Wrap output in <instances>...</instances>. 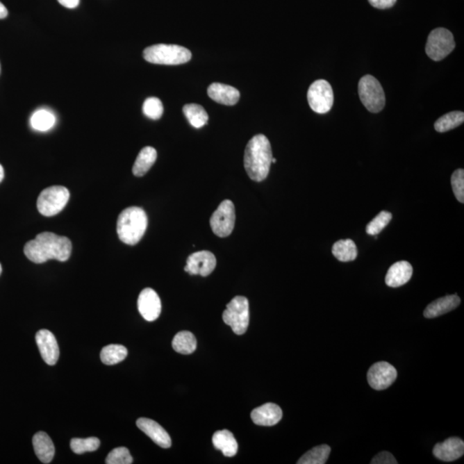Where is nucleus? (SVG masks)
Instances as JSON below:
<instances>
[{
    "mask_svg": "<svg viewBox=\"0 0 464 464\" xmlns=\"http://www.w3.org/2000/svg\"><path fill=\"white\" fill-rule=\"evenodd\" d=\"M35 340L45 363L49 365H56L59 360L60 348L53 333L48 329H42L36 333Z\"/></svg>",
    "mask_w": 464,
    "mask_h": 464,
    "instance_id": "obj_14",
    "label": "nucleus"
},
{
    "mask_svg": "<svg viewBox=\"0 0 464 464\" xmlns=\"http://www.w3.org/2000/svg\"><path fill=\"white\" fill-rule=\"evenodd\" d=\"M235 222V206L230 199L221 202L210 219V226L213 233L219 238L229 237L233 231Z\"/></svg>",
    "mask_w": 464,
    "mask_h": 464,
    "instance_id": "obj_10",
    "label": "nucleus"
},
{
    "mask_svg": "<svg viewBox=\"0 0 464 464\" xmlns=\"http://www.w3.org/2000/svg\"><path fill=\"white\" fill-rule=\"evenodd\" d=\"M2 273V266L1 264H0V274Z\"/></svg>",
    "mask_w": 464,
    "mask_h": 464,
    "instance_id": "obj_42",
    "label": "nucleus"
},
{
    "mask_svg": "<svg viewBox=\"0 0 464 464\" xmlns=\"http://www.w3.org/2000/svg\"><path fill=\"white\" fill-rule=\"evenodd\" d=\"M451 186L453 193L458 201L464 203V170L456 169L451 176Z\"/></svg>",
    "mask_w": 464,
    "mask_h": 464,
    "instance_id": "obj_35",
    "label": "nucleus"
},
{
    "mask_svg": "<svg viewBox=\"0 0 464 464\" xmlns=\"http://www.w3.org/2000/svg\"><path fill=\"white\" fill-rule=\"evenodd\" d=\"M208 94L210 97L216 103L232 106L238 103L240 99V92L234 87L224 85L220 83H213L208 87Z\"/></svg>",
    "mask_w": 464,
    "mask_h": 464,
    "instance_id": "obj_18",
    "label": "nucleus"
},
{
    "mask_svg": "<svg viewBox=\"0 0 464 464\" xmlns=\"http://www.w3.org/2000/svg\"><path fill=\"white\" fill-rule=\"evenodd\" d=\"M413 267L406 260L393 264L388 270L386 283L390 288H397L407 284L413 275Z\"/></svg>",
    "mask_w": 464,
    "mask_h": 464,
    "instance_id": "obj_19",
    "label": "nucleus"
},
{
    "mask_svg": "<svg viewBox=\"0 0 464 464\" xmlns=\"http://www.w3.org/2000/svg\"><path fill=\"white\" fill-rule=\"evenodd\" d=\"M148 63L167 66H176L188 63L192 53L190 50L179 45L157 44L148 47L143 52Z\"/></svg>",
    "mask_w": 464,
    "mask_h": 464,
    "instance_id": "obj_4",
    "label": "nucleus"
},
{
    "mask_svg": "<svg viewBox=\"0 0 464 464\" xmlns=\"http://www.w3.org/2000/svg\"><path fill=\"white\" fill-rule=\"evenodd\" d=\"M174 350L182 354H193L197 347V340L190 331L177 333L172 342Z\"/></svg>",
    "mask_w": 464,
    "mask_h": 464,
    "instance_id": "obj_25",
    "label": "nucleus"
},
{
    "mask_svg": "<svg viewBox=\"0 0 464 464\" xmlns=\"http://www.w3.org/2000/svg\"><path fill=\"white\" fill-rule=\"evenodd\" d=\"M138 309L144 320H157L162 310L161 300L158 293L151 288L144 289L138 299Z\"/></svg>",
    "mask_w": 464,
    "mask_h": 464,
    "instance_id": "obj_13",
    "label": "nucleus"
},
{
    "mask_svg": "<svg viewBox=\"0 0 464 464\" xmlns=\"http://www.w3.org/2000/svg\"><path fill=\"white\" fill-rule=\"evenodd\" d=\"M3 176H5V172H3V166L0 165V183L2 182Z\"/></svg>",
    "mask_w": 464,
    "mask_h": 464,
    "instance_id": "obj_40",
    "label": "nucleus"
},
{
    "mask_svg": "<svg viewBox=\"0 0 464 464\" xmlns=\"http://www.w3.org/2000/svg\"><path fill=\"white\" fill-rule=\"evenodd\" d=\"M8 15V10H7L6 7L0 2V19H3Z\"/></svg>",
    "mask_w": 464,
    "mask_h": 464,
    "instance_id": "obj_39",
    "label": "nucleus"
},
{
    "mask_svg": "<svg viewBox=\"0 0 464 464\" xmlns=\"http://www.w3.org/2000/svg\"><path fill=\"white\" fill-rule=\"evenodd\" d=\"M213 444L224 456L231 458L237 454L238 445L233 434L228 430L217 431L213 436Z\"/></svg>",
    "mask_w": 464,
    "mask_h": 464,
    "instance_id": "obj_22",
    "label": "nucleus"
},
{
    "mask_svg": "<svg viewBox=\"0 0 464 464\" xmlns=\"http://www.w3.org/2000/svg\"><path fill=\"white\" fill-rule=\"evenodd\" d=\"M99 438L90 437L86 438H75L71 440L72 451L76 454L96 451L100 447Z\"/></svg>",
    "mask_w": 464,
    "mask_h": 464,
    "instance_id": "obj_31",
    "label": "nucleus"
},
{
    "mask_svg": "<svg viewBox=\"0 0 464 464\" xmlns=\"http://www.w3.org/2000/svg\"><path fill=\"white\" fill-rule=\"evenodd\" d=\"M332 253L340 262H353L358 256L357 246L351 239L340 240L333 245Z\"/></svg>",
    "mask_w": 464,
    "mask_h": 464,
    "instance_id": "obj_24",
    "label": "nucleus"
},
{
    "mask_svg": "<svg viewBox=\"0 0 464 464\" xmlns=\"http://www.w3.org/2000/svg\"><path fill=\"white\" fill-rule=\"evenodd\" d=\"M56 116L47 110H39L35 111L31 118L32 129L36 131H49L56 124Z\"/></svg>",
    "mask_w": 464,
    "mask_h": 464,
    "instance_id": "obj_30",
    "label": "nucleus"
},
{
    "mask_svg": "<svg viewBox=\"0 0 464 464\" xmlns=\"http://www.w3.org/2000/svg\"><path fill=\"white\" fill-rule=\"evenodd\" d=\"M397 369L388 362H378L370 367L367 379L370 386L376 390L387 389L396 381Z\"/></svg>",
    "mask_w": 464,
    "mask_h": 464,
    "instance_id": "obj_11",
    "label": "nucleus"
},
{
    "mask_svg": "<svg viewBox=\"0 0 464 464\" xmlns=\"http://www.w3.org/2000/svg\"><path fill=\"white\" fill-rule=\"evenodd\" d=\"M183 114L195 129H201L208 124V115L201 105L194 103L185 105Z\"/></svg>",
    "mask_w": 464,
    "mask_h": 464,
    "instance_id": "obj_26",
    "label": "nucleus"
},
{
    "mask_svg": "<svg viewBox=\"0 0 464 464\" xmlns=\"http://www.w3.org/2000/svg\"><path fill=\"white\" fill-rule=\"evenodd\" d=\"M391 219H392V215L389 212L383 211L367 224L366 232L372 235H379L388 226Z\"/></svg>",
    "mask_w": 464,
    "mask_h": 464,
    "instance_id": "obj_32",
    "label": "nucleus"
},
{
    "mask_svg": "<svg viewBox=\"0 0 464 464\" xmlns=\"http://www.w3.org/2000/svg\"><path fill=\"white\" fill-rule=\"evenodd\" d=\"M143 113L151 119H158L164 114V106L157 97H149L143 104Z\"/></svg>",
    "mask_w": 464,
    "mask_h": 464,
    "instance_id": "obj_33",
    "label": "nucleus"
},
{
    "mask_svg": "<svg viewBox=\"0 0 464 464\" xmlns=\"http://www.w3.org/2000/svg\"><path fill=\"white\" fill-rule=\"evenodd\" d=\"M70 239L53 232H42L24 246V254L32 263L41 264L49 260L67 262L72 254Z\"/></svg>",
    "mask_w": 464,
    "mask_h": 464,
    "instance_id": "obj_1",
    "label": "nucleus"
},
{
    "mask_svg": "<svg viewBox=\"0 0 464 464\" xmlns=\"http://www.w3.org/2000/svg\"><path fill=\"white\" fill-rule=\"evenodd\" d=\"M433 453L435 458L441 461H456L463 456L464 442L458 437L449 438L442 443L435 445Z\"/></svg>",
    "mask_w": 464,
    "mask_h": 464,
    "instance_id": "obj_15",
    "label": "nucleus"
},
{
    "mask_svg": "<svg viewBox=\"0 0 464 464\" xmlns=\"http://www.w3.org/2000/svg\"><path fill=\"white\" fill-rule=\"evenodd\" d=\"M148 226L146 212L138 206L123 210L117 220V234L122 242L135 245L143 238Z\"/></svg>",
    "mask_w": 464,
    "mask_h": 464,
    "instance_id": "obj_3",
    "label": "nucleus"
},
{
    "mask_svg": "<svg viewBox=\"0 0 464 464\" xmlns=\"http://www.w3.org/2000/svg\"><path fill=\"white\" fill-rule=\"evenodd\" d=\"M157 151L154 147H147L140 151L133 167V173L135 176H143L149 172L152 165L157 160Z\"/></svg>",
    "mask_w": 464,
    "mask_h": 464,
    "instance_id": "obj_23",
    "label": "nucleus"
},
{
    "mask_svg": "<svg viewBox=\"0 0 464 464\" xmlns=\"http://www.w3.org/2000/svg\"><path fill=\"white\" fill-rule=\"evenodd\" d=\"M0 72H1V67H0Z\"/></svg>",
    "mask_w": 464,
    "mask_h": 464,
    "instance_id": "obj_43",
    "label": "nucleus"
},
{
    "mask_svg": "<svg viewBox=\"0 0 464 464\" xmlns=\"http://www.w3.org/2000/svg\"><path fill=\"white\" fill-rule=\"evenodd\" d=\"M128 349L124 346L111 344L104 347L101 351V361L107 365L121 363L128 356Z\"/></svg>",
    "mask_w": 464,
    "mask_h": 464,
    "instance_id": "obj_27",
    "label": "nucleus"
},
{
    "mask_svg": "<svg viewBox=\"0 0 464 464\" xmlns=\"http://www.w3.org/2000/svg\"><path fill=\"white\" fill-rule=\"evenodd\" d=\"M105 462L107 464H131L133 459L128 448L118 447L110 452Z\"/></svg>",
    "mask_w": 464,
    "mask_h": 464,
    "instance_id": "obj_34",
    "label": "nucleus"
},
{
    "mask_svg": "<svg viewBox=\"0 0 464 464\" xmlns=\"http://www.w3.org/2000/svg\"><path fill=\"white\" fill-rule=\"evenodd\" d=\"M81 0H58L61 6L67 7L68 9H74L79 5Z\"/></svg>",
    "mask_w": 464,
    "mask_h": 464,
    "instance_id": "obj_38",
    "label": "nucleus"
},
{
    "mask_svg": "<svg viewBox=\"0 0 464 464\" xmlns=\"http://www.w3.org/2000/svg\"><path fill=\"white\" fill-rule=\"evenodd\" d=\"M281 408L277 404H268L260 406L251 412L253 422L258 426H272L276 425L282 419Z\"/></svg>",
    "mask_w": 464,
    "mask_h": 464,
    "instance_id": "obj_17",
    "label": "nucleus"
},
{
    "mask_svg": "<svg viewBox=\"0 0 464 464\" xmlns=\"http://www.w3.org/2000/svg\"><path fill=\"white\" fill-rule=\"evenodd\" d=\"M70 198L63 186H52L43 190L38 199V209L43 216L52 217L63 211Z\"/></svg>",
    "mask_w": 464,
    "mask_h": 464,
    "instance_id": "obj_7",
    "label": "nucleus"
},
{
    "mask_svg": "<svg viewBox=\"0 0 464 464\" xmlns=\"http://www.w3.org/2000/svg\"><path fill=\"white\" fill-rule=\"evenodd\" d=\"M276 162H277L276 158H272V164H275V163H276Z\"/></svg>",
    "mask_w": 464,
    "mask_h": 464,
    "instance_id": "obj_41",
    "label": "nucleus"
},
{
    "mask_svg": "<svg viewBox=\"0 0 464 464\" xmlns=\"http://www.w3.org/2000/svg\"><path fill=\"white\" fill-rule=\"evenodd\" d=\"M223 320L235 333L238 335H244L247 331L249 324V300L245 297H235L227 304L223 313Z\"/></svg>",
    "mask_w": 464,
    "mask_h": 464,
    "instance_id": "obj_5",
    "label": "nucleus"
},
{
    "mask_svg": "<svg viewBox=\"0 0 464 464\" xmlns=\"http://www.w3.org/2000/svg\"><path fill=\"white\" fill-rule=\"evenodd\" d=\"M331 448L327 445H318L307 451L297 463L325 464L331 455Z\"/></svg>",
    "mask_w": 464,
    "mask_h": 464,
    "instance_id": "obj_29",
    "label": "nucleus"
},
{
    "mask_svg": "<svg viewBox=\"0 0 464 464\" xmlns=\"http://www.w3.org/2000/svg\"><path fill=\"white\" fill-rule=\"evenodd\" d=\"M137 426L146 433L155 444L162 448L168 449L172 447V438L164 429V427L151 419L140 418L137 420Z\"/></svg>",
    "mask_w": 464,
    "mask_h": 464,
    "instance_id": "obj_16",
    "label": "nucleus"
},
{
    "mask_svg": "<svg viewBox=\"0 0 464 464\" xmlns=\"http://www.w3.org/2000/svg\"><path fill=\"white\" fill-rule=\"evenodd\" d=\"M362 103L372 113H379L386 106V94L381 83L372 75H365L358 83Z\"/></svg>",
    "mask_w": 464,
    "mask_h": 464,
    "instance_id": "obj_6",
    "label": "nucleus"
},
{
    "mask_svg": "<svg viewBox=\"0 0 464 464\" xmlns=\"http://www.w3.org/2000/svg\"><path fill=\"white\" fill-rule=\"evenodd\" d=\"M372 464H397L398 462L395 456L391 453L388 451H383L379 453L372 460Z\"/></svg>",
    "mask_w": 464,
    "mask_h": 464,
    "instance_id": "obj_36",
    "label": "nucleus"
},
{
    "mask_svg": "<svg viewBox=\"0 0 464 464\" xmlns=\"http://www.w3.org/2000/svg\"><path fill=\"white\" fill-rule=\"evenodd\" d=\"M370 5L376 9H389L395 6L397 0H368Z\"/></svg>",
    "mask_w": 464,
    "mask_h": 464,
    "instance_id": "obj_37",
    "label": "nucleus"
},
{
    "mask_svg": "<svg viewBox=\"0 0 464 464\" xmlns=\"http://www.w3.org/2000/svg\"><path fill=\"white\" fill-rule=\"evenodd\" d=\"M33 447L36 456L43 463H50L53 461L56 448L52 440L44 431H39L33 437Z\"/></svg>",
    "mask_w": 464,
    "mask_h": 464,
    "instance_id": "obj_21",
    "label": "nucleus"
},
{
    "mask_svg": "<svg viewBox=\"0 0 464 464\" xmlns=\"http://www.w3.org/2000/svg\"><path fill=\"white\" fill-rule=\"evenodd\" d=\"M461 303L458 295H448L431 302L424 310V317L435 318L455 310Z\"/></svg>",
    "mask_w": 464,
    "mask_h": 464,
    "instance_id": "obj_20",
    "label": "nucleus"
},
{
    "mask_svg": "<svg viewBox=\"0 0 464 464\" xmlns=\"http://www.w3.org/2000/svg\"><path fill=\"white\" fill-rule=\"evenodd\" d=\"M311 110L317 114H326L331 110L333 104V89L328 81L319 79L310 86L307 94Z\"/></svg>",
    "mask_w": 464,
    "mask_h": 464,
    "instance_id": "obj_9",
    "label": "nucleus"
},
{
    "mask_svg": "<svg viewBox=\"0 0 464 464\" xmlns=\"http://www.w3.org/2000/svg\"><path fill=\"white\" fill-rule=\"evenodd\" d=\"M217 265L216 257L212 252L203 251L195 252L188 257L187 265L184 270L192 275H201L203 277L208 276Z\"/></svg>",
    "mask_w": 464,
    "mask_h": 464,
    "instance_id": "obj_12",
    "label": "nucleus"
},
{
    "mask_svg": "<svg viewBox=\"0 0 464 464\" xmlns=\"http://www.w3.org/2000/svg\"><path fill=\"white\" fill-rule=\"evenodd\" d=\"M456 43L451 32L444 28L431 32L426 45V53L430 59L440 61L454 50Z\"/></svg>",
    "mask_w": 464,
    "mask_h": 464,
    "instance_id": "obj_8",
    "label": "nucleus"
},
{
    "mask_svg": "<svg viewBox=\"0 0 464 464\" xmlns=\"http://www.w3.org/2000/svg\"><path fill=\"white\" fill-rule=\"evenodd\" d=\"M464 122V113L462 111H453L442 116L435 122L434 128L438 133H445L458 128Z\"/></svg>",
    "mask_w": 464,
    "mask_h": 464,
    "instance_id": "obj_28",
    "label": "nucleus"
},
{
    "mask_svg": "<svg viewBox=\"0 0 464 464\" xmlns=\"http://www.w3.org/2000/svg\"><path fill=\"white\" fill-rule=\"evenodd\" d=\"M272 148L270 140L263 134H257L249 141L245 151V168L249 179L263 182L270 173L272 164Z\"/></svg>",
    "mask_w": 464,
    "mask_h": 464,
    "instance_id": "obj_2",
    "label": "nucleus"
}]
</instances>
